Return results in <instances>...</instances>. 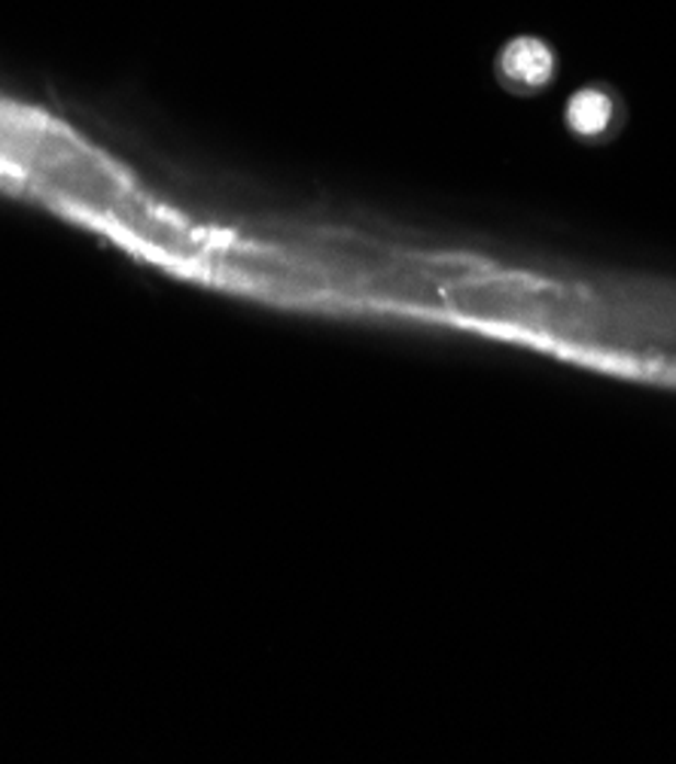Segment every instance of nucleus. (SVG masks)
<instances>
[{
    "mask_svg": "<svg viewBox=\"0 0 676 764\" xmlns=\"http://www.w3.org/2000/svg\"><path fill=\"white\" fill-rule=\"evenodd\" d=\"M506 70H509V80H515V83L539 85L549 80L552 58L537 43H518V46H512L509 56H506Z\"/></svg>",
    "mask_w": 676,
    "mask_h": 764,
    "instance_id": "obj_1",
    "label": "nucleus"
},
{
    "mask_svg": "<svg viewBox=\"0 0 676 764\" xmlns=\"http://www.w3.org/2000/svg\"><path fill=\"white\" fill-rule=\"evenodd\" d=\"M609 113H612V104H609L607 95L585 92V95L573 97L570 123H573V128L582 131V135H600V131L609 126Z\"/></svg>",
    "mask_w": 676,
    "mask_h": 764,
    "instance_id": "obj_2",
    "label": "nucleus"
}]
</instances>
